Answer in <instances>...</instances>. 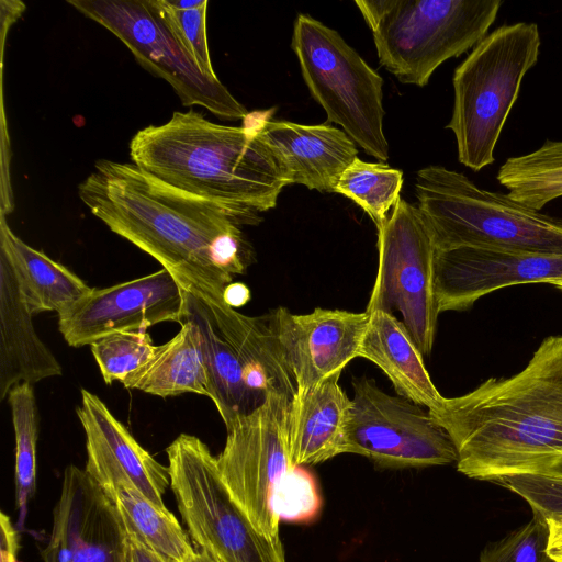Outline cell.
<instances>
[{"mask_svg":"<svg viewBox=\"0 0 562 562\" xmlns=\"http://www.w3.org/2000/svg\"><path fill=\"white\" fill-rule=\"evenodd\" d=\"M156 347L146 331L114 333L90 345L106 384L122 383L154 356Z\"/></svg>","mask_w":562,"mask_h":562,"instance_id":"cell-30","label":"cell"},{"mask_svg":"<svg viewBox=\"0 0 562 562\" xmlns=\"http://www.w3.org/2000/svg\"><path fill=\"white\" fill-rule=\"evenodd\" d=\"M359 356L379 367L392 382L396 393L411 402L431 409L439 404V393L418 350L402 321L392 313L373 311Z\"/></svg>","mask_w":562,"mask_h":562,"instance_id":"cell-22","label":"cell"},{"mask_svg":"<svg viewBox=\"0 0 562 562\" xmlns=\"http://www.w3.org/2000/svg\"><path fill=\"white\" fill-rule=\"evenodd\" d=\"M319 507V497L313 477L301 467L284 477L274 497V510L280 519L305 520Z\"/></svg>","mask_w":562,"mask_h":562,"instance_id":"cell-34","label":"cell"},{"mask_svg":"<svg viewBox=\"0 0 562 562\" xmlns=\"http://www.w3.org/2000/svg\"><path fill=\"white\" fill-rule=\"evenodd\" d=\"M125 562H167L136 539L127 536Z\"/></svg>","mask_w":562,"mask_h":562,"instance_id":"cell-35","label":"cell"},{"mask_svg":"<svg viewBox=\"0 0 562 562\" xmlns=\"http://www.w3.org/2000/svg\"><path fill=\"white\" fill-rule=\"evenodd\" d=\"M124 530L167 562H190L196 554L177 518L166 506L147 498L133 484L122 483L106 494Z\"/></svg>","mask_w":562,"mask_h":562,"instance_id":"cell-26","label":"cell"},{"mask_svg":"<svg viewBox=\"0 0 562 562\" xmlns=\"http://www.w3.org/2000/svg\"><path fill=\"white\" fill-rule=\"evenodd\" d=\"M32 316L0 254V400L18 384L61 375V366L36 334Z\"/></svg>","mask_w":562,"mask_h":562,"instance_id":"cell-20","label":"cell"},{"mask_svg":"<svg viewBox=\"0 0 562 562\" xmlns=\"http://www.w3.org/2000/svg\"><path fill=\"white\" fill-rule=\"evenodd\" d=\"M415 194L436 250L474 247L562 256V218L482 189L463 173L423 168Z\"/></svg>","mask_w":562,"mask_h":562,"instance_id":"cell-4","label":"cell"},{"mask_svg":"<svg viewBox=\"0 0 562 562\" xmlns=\"http://www.w3.org/2000/svg\"><path fill=\"white\" fill-rule=\"evenodd\" d=\"M379 60L401 82L424 87L446 60L487 35L499 0H356Z\"/></svg>","mask_w":562,"mask_h":562,"instance_id":"cell-6","label":"cell"},{"mask_svg":"<svg viewBox=\"0 0 562 562\" xmlns=\"http://www.w3.org/2000/svg\"><path fill=\"white\" fill-rule=\"evenodd\" d=\"M223 300L233 308L240 307L250 300V291L241 282H232L225 288Z\"/></svg>","mask_w":562,"mask_h":562,"instance_id":"cell-37","label":"cell"},{"mask_svg":"<svg viewBox=\"0 0 562 562\" xmlns=\"http://www.w3.org/2000/svg\"><path fill=\"white\" fill-rule=\"evenodd\" d=\"M204 0H166L168 5L177 10H189L196 8L203 3Z\"/></svg>","mask_w":562,"mask_h":562,"instance_id":"cell-38","label":"cell"},{"mask_svg":"<svg viewBox=\"0 0 562 562\" xmlns=\"http://www.w3.org/2000/svg\"><path fill=\"white\" fill-rule=\"evenodd\" d=\"M86 435V472L105 494L122 483L133 484L147 498L165 506L169 469L145 450L95 394L82 389L76 408Z\"/></svg>","mask_w":562,"mask_h":562,"instance_id":"cell-17","label":"cell"},{"mask_svg":"<svg viewBox=\"0 0 562 562\" xmlns=\"http://www.w3.org/2000/svg\"><path fill=\"white\" fill-rule=\"evenodd\" d=\"M540 45L536 23L505 24L482 38L456 68L447 128L456 137L459 161L471 170L494 162L496 144L525 76L538 61Z\"/></svg>","mask_w":562,"mask_h":562,"instance_id":"cell-5","label":"cell"},{"mask_svg":"<svg viewBox=\"0 0 562 562\" xmlns=\"http://www.w3.org/2000/svg\"><path fill=\"white\" fill-rule=\"evenodd\" d=\"M550 284L554 285L555 288L560 289L562 291V279L551 282Z\"/></svg>","mask_w":562,"mask_h":562,"instance_id":"cell-40","label":"cell"},{"mask_svg":"<svg viewBox=\"0 0 562 562\" xmlns=\"http://www.w3.org/2000/svg\"><path fill=\"white\" fill-rule=\"evenodd\" d=\"M182 291L183 308L179 323L190 322L198 329L206 368L209 398L227 427L265 401L250 389L246 369L216 325L206 301L191 290L182 288Z\"/></svg>","mask_w":562,"mask_h":562,"instance_id":"cell-21","label":"cell"},{"mask_svg":"<svg viewBox=\"0 0 562 562\" xmlns=\"http://www.w3.org/2000/svg\"><path fill=\"white\" fill-rule=\"evenodd\" d=\"M292 48L312 97L327 119L379 161L389 159L383 132V79L333 29L299 14Z\"/></svg>","mask_w":562,"mask_h":562,"instance_id":"cell-7","label":"cell"},{"mask_svg":"<svg viewBox=\"0 0 562 562\" xmlns=\"http://www.w3.org/2000/svg\"><path fill=\"white\" fill-rule=\"evenodd\" d=\"M290 397L270 393L252 412L226 427V441L216 456L231 495L263 536L279 540L274 497L294 468L289 454Z\"/></svg>","mask_w":562,"mask_h":562,"instance_id":"cell-11","label":"cell"},{"mask_svg":"<svg viewBox=\"0 0 562 562\" xmlns=\"http://www.w3.org/2000/svg\"><path fill=\"white\" fill-rule=\"evenodd\" d=\"M133 164L173 188L217 203L249 224L277 205L288 186L256 124L229 126L202 113L176 111L130 142Z\"/></svg>","mask_w":562,"mask_h":562,"instance_id":"cell-3","label":"cell"},{"mask_svg":"<svg viewBox=\"0 0 562 562\" xmlns=\"http://www.w3.org/2000/svg\"><path fill=\"white\" fill-rule=\"evenodd\" d=\"M190 562H218L207 551L201 549Z\"/></svg>","mask_w":562,"mask_h":562,"instance_id":"cell-39","label":"cell"},{"mask_svg":"<svg viewBox=\"0 0 562 562\" xmlns=\"http://www.w3.org/2000/svg\"><path fill=\"white\" fill-rule=\"evenodd\" d=\"M179 333L156 347L154 356L122 384L160 397L195 393L209 397L205 361L196 327L179 323Z\"/></svg>","mask_w":562,"mask_h":562,"instance_id":"cell-25","label":"cell"},{"mask_svg":"<svg viewBox=\"0 0 562 562\" xmlns=\"http://www.w3.org/2000/svg\"><path fill=\"white\" fill-rule=\"evenodd\" d=\"M352 387L344 453L363 456L391 469L457 462L452 440L428 409L385 393L366 376L353 380Z\"/></svg>","mask_w":562,"mask_h":562,"instance_id":"cell-12","label":"cell"},{"mask_svg":"<svg viewBox=\"0 0 562 562\" xmlns=\"http://www.w3.org/2000/svg\"><path fill=\"white\" fill-rule=\"evenodd\" d=\"M0 254L9 262L21 299L32 315L49 311L59 314L92 289L67 267L18 237L2 212Z\"/></svg>","mask_w":562,"mask_h":562,"instance_id":"cell-23","label":"cell"},{"mask_svg":"<svg viewBox=\"0 0 562 562\" xmlns=\"http://www.w3.org/2000/svg\"><path fill=\"white\" fill-rule=\"evenodd\" d=\"M204 300L223 336L240 358L252 392L262 401L270 393H284L292 398L296 385L281 357L265 315H244L226 304L223 299Z\"/></svg>","mask_w":562,"mask_h":562,"instance_id":"cell-24","label":"cell"},{"mask_svg":"<svg viewBox=\"0 0 562 562\" xmlns=\"http://www.w3.org/2000/svg\"><path fill=\"white\" fill-rule=\"evenodd\" d=\"M182 308V286L161 268L111 286L92 288L58 314V329L69 346H90L110 334L146 331L159 323H179Z\"/></svg>","mask_w":562,"mask_h":562,"instance_id":"cell-13","label":"cell"},{"mask_svg":"<svg viewBox=\"0 0 562 562\" xmlns=\"http://www.w3.org/2000/svg\"><path fill=\"white\" fill-rule=\"evenodd\" d=\"M428 411L468 477L493 482L562 468V335L546 338L519 373Z\"/></svg>","mask_w":562,"mask_h":562,"instance_id":"cell-2","label":"cell"},{"mask_svg":"<svg viewBox=\"0 0 562 562\" xmlns=\"http://www.w3.org/2000/svg\"><path fill=\"white\" fill-rule=\"evenodd\" d=\"M435 294L439 313L464 311L506 286L562 279V256L459 247L436 250Z\"/></svg>","mask_w":562,"mask_h":562,"instance_id":"cell-16","label":"cell"},{"mask_svg":"<svg viewBox=\"0 0 562 562\" xmlns=\"http://www.w3.org/2000/svg\"><path fill=\"white\" fill-rule=\"evenodd\" d=\"M496 179L510 199L541 211L562 198V140L547 139L533 151L509 157Z\"/></svg>","mask_w":562,"mask_h":562,"instance_id":"cell-27","label":"cell"},{"mask_svg":"<svg viewBox=\"0 0 562 562\" xmlns=\"http://www.w3.org/2000/svg\"><path fill=\"white\" fill-rule=\"evenodd\" d=\"M376 246L378 272L366 312H400L409 336L427 357L439 315L435 294L436 247L418 207L400 198L378 231Z\"/></svg>","mask_w":562,"mask_h":562,"instance_id":"cell-10","label":"cell"},{"mask_svg":"<svg viewBox=\"0 0 562 562\" xmlns=\"http://www.w3.org/2000/svg\"><path fill=\"white\" fill-rule=\"evenodd\" d=\"M521 496L547 521L562 518V468L493 481Z\"/></svg>","mask_w":562,"mask_h":562,"instance_id":"cell-32","label":"cell"},{"mask_svg":"<svg viewBox=\"0 0 562 562\" xmlns=\"http://www.w3.org/2000/svg\"><path fill=\"white\" fill-rule=\"evenodd\" d=\"M170 486L193 541L218 562H286L279 540L263 536L224 483L216 457L196 436L167 448Z\"/></svg>","mask_w":562,"mask_h":562,"instance_id":"cell-8","label":"cell"},{"mask_svg":"<svg viewBox=\"0 0 562 562\" xmlns=\"http://www.w3.org/2000/svg\"><path fill=\"white\" fill-rule=\"evenodd\" d=\"M549 526L539 514L498 541L487 544L480 562H554L547 552Z\"/></svg>","mask_w":562,"mask_h":562,"instance_id":"cell-31","label":"cell"},{"mask_svg":"<svg viewBox=\"0 0 562 562\" xmlns=\"http://www.w3.org/2000/svg\"><path fill=\"white\" fill-rule=\"evenodd\" d=\"M90 212L170 271L184 289L223 299L235 274L254 261L231 210L155 178L133 162L100 159L78 186Z\"/></svg>","mask_w":562,"mask_h":562,"instance_id":"cell-1","label":"cell"},{"mask_svg":"<svg viewBox=\"0 0 562 562\" xmlns=\"http://www.w3.org/2000/svg\"><path fill=\"white\" fill-rule=\"evenodd\" d=\"M127 535L111 498L86 472L69 464L53 512L44 562H125Z\"/></svg>","mask_w":562,"mask_h":562,"instance_id":"cell-15","label":"cell"},{"mask_svg":"<svg viewBox=\"0 0 562 562\" xmlns=\"http://www.w3.org/2000/svg\"><path fill=\"white\" fill-rule=\"evenodd\" d=\"M547 522L549 526L547 552L554 562H562V518Z\"/></svg>","mask_w":562,"mask_h":562,"instance_id":"cell-36","label":"cell"},{"mask_svg":"<svg viewBox=\"0 0 562 562\" xmlns=\"http://www.w3.org/2000/svg\"><path fill=\"white\" fill-rule=\"evenodd\" d=\"M340 374L296 391L290 400L289 454L293 468L314 465L344 453L352 401Z\"/></svg>","mask_w":562,"mask_h":562,"instance_id":"cell-19","label":"cell"},{"mask_svg":"<svg viewBox=\"0 0 562 562\" xmlns=\"http://www.w3.org/2000/svg\"><path fill=\"white\" fill-rule=\"evenodd\" d=\"M167 24L177 38L189 52L200 70L209 77H217L214 72L206 37V10L209 1L189 10H177L168 5L166 0H156Z\"/></svg>","mask_w":562,"mask_h":562,"instance_id":"cell-33","label":"cell"},{"mask_svg":"<svg viewBox=\"0 0 562 562\" xmlns=\"http://www.w3.org/2000/svg\"><path fill=\"white\" fill-rule=\"evenodd\" d=\"M402 186V170L356 158L340 176L334 193L358 204L379 231L387 220L389 211L401 198Z\"/></svg>","mask_w":562,"mask_h":562,"instance_id":"cell-28","label":"cell"},{"mask_svg":"<svg viewBox=\"0 0 562 562\" xmlns=\"http://www.w3.org/2000/svg\"><path fill=\"white\" fill-rule=\"evenodd\" d=\"M114 34L145 69L168 81L184 106L201 105L224 120H245L246 108L217 77L204 75L164 19L156 0H69Z\"/></svg>","mask_w":562,"mask_h":562,"instance_id":"cell-9","label":"cell"},{"mask_svg":"<svg viewBox=\"0 0 562 562\" xmlns=\"http://www.w3.org/2000/svg\"><path fill=\"white\" fill-rule=\"evenodd\" d=\"M258 132L277 158L289 184L334 192L358 154L355 143L329 124L305 125L260 120Z\"/></svg>","mask_w":562,"mask_h":562,"instance_id":"cell-18","label":"cell"},{"mask_svg":"<svg viewBox=\"0 0 562 562\" xmlns=\"http://www.w3.org/2000/svg\"><path fill=\"white\" fill-rule=\"evenodd\" d=\"M15 439L14 481L21 519L36 490L38 418L33 384L21 383L8 394Z\"/></svg>","mask_w":562,"mask_h":562,"instance_id":"cell-29","label":"cell"},{"mask_svg":"<svg viewBox=\"0 0 562 562\" xmlns=\"http://www.w3.org/2000/svg\"><path fill=\"white\" fill-rule=\"evenodd\" d=\"M265 317L296 391L341 374L342 369L358 358L369 321L366 311L326 308L293 314L285 307H278Z\"/></svg>","mask_w":562,"mask_h":562,"instance_id":"cell-14","label":"cell"}]
</instances>
